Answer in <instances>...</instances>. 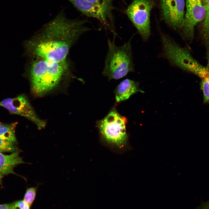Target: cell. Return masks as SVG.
I'll list each match as a JSON object with an SVG mask.
<instances>
[{"label": "cell", "mask_w": 209, "mask_h": 209, "mask_svg": "<svg viewBox=\"0 0 209 209\" xmlns=\"http://www.w3.org/2000/svg\"><path fill=\"white\" fill-rule=\"evenodd\" d=\"M88 21L68 19L62 10L40 33L26 42V50L37 59L66 62L72 46L82 35L90 30L85 26Z\"/></svg>", "instance_id": "obj_1"}, {"label": "cell", "mask_w": 209, "mask_h": 209, "mask_svg": "<svg viewBox=\"0 0 209 209\" xmlns=\"http://www.w3.org/2000/svg\"><path fill=\"white\" fill-rule=\"evenodd\" d=\"M67 67L66 62H55L43 59L34 60L30 71L33 93L41 96L51 91L60 83Z\"/></svg>", "instance_id": "obj_2"}, {"label": "cell", "mask_w": 209, "mask_h": 209, "mask_svg": "<svg viewBox=\"0 0 209 209\" xmlns=\"http://www.w3.org/2000/svg\"><path fill=\"white\" fill-rule=\"evenodd\" d=\"M131 38L120 46L109 39L102 74L109 80L118 79L134 70Z\"/></svg>", "instance_id": "obj_3"}, {"label": "cell", "mask_w": 209, "mask_h": 209, "mask_svg": "<svg viewBox=\"0 0 209 209\" xmlns=\"http://www.w3.org/2000/svg\"><path fill=\"white\" fill-rule=\"evenodd\" d=\"M127 122L126 118L113 108L104 118L98 121L97 125L102 136L107 142L121 147L127 140Z\"/></svg>", "instance_id": "obj_4"}, {"label": "cell", "mask_w": 209, "mask_h": 209, "mask_svg": "<svg viewBox=\"0 0 209 209\" xmlns=\"http://www.w3.org/2000/svg\"><path fill=\"white\" fill-rule=\"evenodd\" d=\"M154 5L153 0H133L125 11L144 41H147L150 35V15Z\"/></svg>", "instance_id": "obj_5"}, {"label": "cell", "mask_w": 209, "mask_h": 209, "mask_svg": "<svg viewBox=\"0 0 209 209\" xmlns=\"http://www.w3.org/2000/svg\"><path fill=\"white\" fill-rule=\"evenodd\" d=\"M83 14L100 21L107 28L111 29L115 35L111 10L113 0H103L99 3H95L87 0H67Z\"/></svg>", "instance_id": "obj_6"}, {"label": "cell", "mask_w": 209, "mask_h": 209, "mask_svg": "<svg viewBox=\"0 0 209 209\" xmlns=\"http://www.w3.org/2000/svg\"><path fill=\"white\" fill-rule=\"evenodd\" d=\"M0 106L6 109L11 114L27 118L34 123L39 129L44 128L46 125L45 121L38 117L27 97L23 94L3 100L0 102Z\"/></svg>", "instance_id": "obj_7"}, {"label": "cell", "mask_w": 209, "mask_h": 209, "mask_svg": "<svg viewBox=\"0 0 209 209\" xmlns=\"http://www.w3.org/2000/svg\"><path fill=\"white\" fill-rule=\"evenodd\" d=\"M186 12L181 29L184 38L192 42L194 38L195 27L204 19L206 11L202 0H186Z\"/></svg>", "instance_id": "obj_8"}, {"label": "cell", "mask_w": 209, "mask_h": 209, "mask_svg": "<svg viewBox=\"0 0 209 209\" xmlns=\"http://www.w3.org/2000/svg\"><path fill=\"white\" fill-rule=\"evenodd\" d=\"M161 17L175 30L181 29L185 19L184 0H160Z\"/></svg>", "instance_id": "obj_9"}, {"label": "cell", "mask_w": 209, "mask_h": 209, "mask_svg": "<svg viewBox=\"0 0 209 209\" xmlns=\"http://www.w3.org/2000/svg\"><path fill=\"white\" fill-rule=\"evenodd\" d=\"M22 158L19 156L18 150L8 155L5 154L0 152V184H2V179L5 176L9 174H13L21 176L24 179H26L16 173L14 171V168L17 165L22 163H25Z\"/></svg>", "instance_id": "obj_10"}, {"label": "cell", "mask_w": 209, "mask_h": 209, "mask_svg": "<svg viewBox=\"0 0 209 209\" xmlns=\"http://www.w3.org/2000/svg\"><path fill=\"white\" fill-rule=\"evenodd\" d=\"M138 92H143L139 88V83L129 79L122 81L114 91L115 98L119 102L128 99L132 95Z\"/></svg>", "instance_id": "obj_11"}, {"label": "cell", "mask_w": 209, "mask_h": 209, "mask_svg": "<svg viewBox=\"0 0 209 209\" xmlns=\"http://www.w3.org/2000/svg\"><path fill=\"white\" fill-rule=\"evenodd\" d=\"M202 1L206 14L199 30V35L205 49L209 51V0Z\"/></svg>", "instance_id": "obj_12"}, {"label": "cell", "mask_w": 209, "mask_h": 209, "mask_svg": "<svg viewBox=\"0 0 209 209\" xmlns=\"http://www.w3.org/2000/svg\"><path fill=\"white\" fill-rule=\"evenodd\" d=\"M17 123V122L5 123L0 122V138L17 144L15 129Z\"/></svg>", "instance_id": "obj_13"}, {"label": "cell", "mask_w": 209, "mask_h": 209, "mask_svg": "<svg viewBox=\"0 0 209 209\" xmlns=\"http://www.w3.org/2000/svg\"><path fill=\"white\" fill-rule=\"evenodd\" d=\"M15 143L0 138V152L12 153L18 150Z\"/></svg>", "instance_id": "obj_14"}, {"label": "cell", "mask_w": 209, "mask_h": 209, "mask_svg": "<svg viewBox=\"0 0 209 209\" xmlns=\"http://www.w3.org/2000/svg\"><path fill=\"white\" fill-rule=\"evenodd\" d=\"M37 186L31 187L27 189L25 193L24 200L30 207L35 199Z\"/></svg>", "instance_id": "obj_15"}, {"label": "cell", "mask_w": 209, "mask_h": 209, "mask_svg": "<svg viewBox=\"0 0 209 209\" xmlns=\"http://www.w3.org/2000/svg\"><path fill=\"white\" fill-rule=\"evenodd\" d=\"M11 209H30V206L24 200L12 203Z\"/></svg>", "instance_id": "obj_16"}, {"label": "cell", "mask_w": 209, "mask_h": 209, "mask_svg": "<svg viewBox=\"0 0 209 209\" xmlns=\"http://www.w3.org/2000/svg\"><path fill=\"white\" fill-rule=\"evenodd\" d=\"M12 203L0 205V209H11Z\"/></svg>", "instance_id": "obj_17"}, {"label": "cell", "mask_w": 209, "mask_h": 209, "mask_svg": "<svg viewBox=\"0 0 209 209\" xmlns=\"http://www.w3.org/2000/svg\"><path fill=\"white\" fill-rule=\"evenodd\" d=\"M199 209H209V201L202 205Z\"/></svg>", "instance_id": "obj_18"}, {"label": "cell", "mask_w": 209, "mask_h": 209, "mask_svg": "<svg viewBox=\"0 0 209 209\" xmlns=\"http://www.w3.org/2000/svg\"><path fill=\"white\" fill-rule=\"evenodd\" d=\"M89 2L95 3H99L101 2L103 0H87Z\"/></svg>", "instance_id": "obj_19"}]
</instances>
